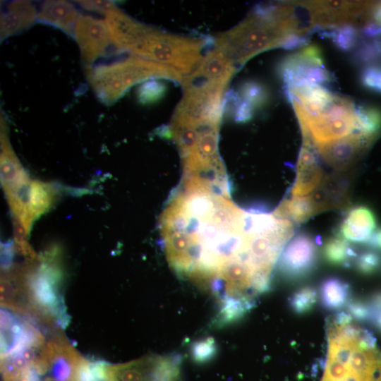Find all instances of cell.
Wrapping results in <instances>:
<instances>
[{
  "label": "cell",
  "mask_w": 381,
  "mask_h": 381,
  "mask_svg": "<svg viewBox=\"0 0 381 381\" xmlns=\"http://www.w3.org/2000/svg\"><path fill=\"white\" fill-rule=\"evenodd\" d=\"M373 313L381 310V290L373 293L367 300Z\"/></svg>",
  "instance_id": "35"
},
{
  "label": "cell",
  "mask_w": 381,
  "mask_h": 381,
  "mask_svg": "<svg viewBox=\"0 0 381 381\" xmlns=\"http://www.w3.org/2000/svg\"><path fill=\"white\" fill-rule=\"evenodd\" d=\"M361 32L369 38L379 37L381 35V24L378 23H368L363 28Z\"/></svg>",
  "instance_id": "34"
},
{
  "label": "cell",
  "mask_w": 381,
  "mask_h": 381,
  "mask_svg": "<svg viewBox=\"0 0 381 381\" xmlns=\"http://www.w3.org/2000/svg\"><path fill=\"white\" fill-rule=\"evenodd\" d=\"M372 210L364 205L350 209L339 227L340 237L347 241L365 243L376 227Z\"/></svg>",
  "instance_id": "13"
},
{
  "label": "cell",
  "mask_w": 381,
  "mask_h": 381,
  "mask_svg": "<svg viewBox=\"0 0 381 381\" xmlns=\"http://www.w3.org/2000/svg\"><path fill=\"white\" fill-rule=\"evenodd\" d=\"M328 37L339 49L348 52L354 47L358 33L353 25H344L329 32Z\"/></svg>",
  "instance_id": "25"
},
{
  "label": "cell",
  "mask_w": 381,
  "mask_h": 381,
  "mask_svg": "<svg viewBox=\"0 0 381 381\" xmlns=\"http://www.w3.org/2000/svg\"><path fill=\"white\" fill-rule=\"evenodd\" d=\"M373 17L378 23L381 24V4L374 10Z\"/></svg>",
  "instance_id": "37"
},
{
  "label": "cell",
  "mask_w": 381,
  "mask_h": 381,
  "mask_svg": "<svg viewBox=\"0 0 381 381\" xmlns=\"http://www.w3.org/2000/svg\"><path fill=\"white\" fill-rule=\"evenodd\" d=\"M347 313L353 320L358 322H371L372 311L367 301L350 300L346 306Z\"/></svg>",
  "instance_id": "29"
},
{
  "label": "cell",
  "mask_w": 381,
  "mask_h": 381,
  "mask_svg": "<svg viewBox=\"0 0 381 381\" xmlns=\"http://www.w3.org/2000/svg\"><path fill=\"white\" fill-rule=\"evenodd\" d=\"M0 287V301L4 308L34 319L22 265L3 270Z\"/></svg>",
  "instance_id": "10"
},
{
  "label": "cell",
  "mask_w": 381,
  "mask_h": 381,
  "mask_svg": "<svg viewBox=\"0 0 381 381\" xmlns=\"http://www.w3.org/2000/svg\"><path fill=\"white\" fill-rule=\"evenodd\" d=\"M278 73L286 87L303 83L321 85L332 80L320 50L315 45L284 58L279 64Z\"/></svg>",
  "instance_id": "6"
},
{
  "label": "cell",
  "mask_w": 381,
  "mask_h": 381,
  "mask_svg": "<svg viewBox=\"0 0 381 381\" xmlns=\"http://www.w3.org/2000/svg\"><path fill=\"white\" fill-rule=\"evenodd\" d=\"M365 244L373 250L381 252V227L373 231Z\"/></svg>",
  "instance_id": "33"
},
{
  "label": "cell",
  "mask_w": 381,
  "mask_h": 381,
  "mask_svg": "<svg viewBox=\"0 0 381 381\" xmlns=\"http://www.w3.org/2000/svg\"><path fill=\"white\" fill-rule=\"evenodd\" d=\"M107 363L84 358L77 370L75 381H107Z\"/></svg>",
  "instance_id": "24"
},
{
  "label": "cell",
  "mask_w": 381,
  "mask_h": 381,
  "mask_svg": "<svg viewBox=\"0 0 381 381\" xmlns=\"http://www.w3.org/2000/svg\"><path fill=\"white\" fill-rule=\"evenodd\" d=\"M354 266L356 270L364 276L375 274L381 265V256L375 250H368L358 254Z\"/></svg>",
  "instance_id": "27"
},
{
  "label": "cell",
  "mask_w": 381,
  "mask_h": 381,
  "mask_svg": "<svg viewBox=\"0 0 381 381\" xmlns=\"http://www.w3.org/2000/svg\"><path fill=\"white\" fill-rule=\"evenodd\" d=\"M289 99H294L310 114L317 115L325 111L336 99L321 85L303 83L286 87Z\"/></svg>",
  "instance_id": "15"
},
{
  "label": "cell",
  "mask_w": 381,
  "mask_h": 381,
  "mask_svg": "<svg viewBox=\"0 0 381 381\" xmlns=\"http://www.w3.org/2000/svg\"><path fill=\"white\" fill-rule=\"evenodd\" d=\"M297 172L291 193L292 196H304L320 188L325 180L320 163L297 165Z\"/></svg>",
  "instance_id": "20"
},
{
  "label": "cell",
  "mask_w": 381,
  "mask_h": 381,
  "mask_svg": "<svg viewBox=\"0 0 381 381\" xmlns=\"http://www.w3.org/2000/svg\"><path fill=\"white\" fill-rule=\"evenodd\" d=\"M319 291L322 306L327 310H340L351 300L349 284L337 277H329L323 279Z\"/></svg>",
  "instance_id": "18"
},
{
  "label": "cell",
  "mask_w": 381,
  "mask_h": 381,
  "mask_svg": "<svg viewBox=\"0 0 381 381\" xmlns=\"http://www.w3.org/2000/svg\"><path fill=\"white\" fill-rule=\"evenodd\" d=\"M180 374L181 359L174 355H150L107 367V381H179Z\"/></svg>",
  "instance_id": "5"
},
{
  "label": "cell",
  "mask_w": 381,
  "mask_h": 381,
  "mask_svg": "<svg viewBox=\"0 0 381 381\" xmlns=\"http://www.w3.org/2000/svg\"><path fill=\"white\" fill-rule=\"evenodd\" d=\"M160 225L169 264L213 298L218 324L239 319L269 291L278 257L276 228L236 206L229 193L183 188L168 202Z\"/></svg>",
  "instance_id": "1"
},
{
  "label": "cell",
  "mask_w": 381,
  "mask_h": 381,
  "mask_svg": "<svg viewBox=\"0 0 381 381\" xmlns=\"http://www.w3.org/2000/svg\"><path fill=\"white\" fill-rule=\"evenodd\" d=\"M370 141L356 133L317 147L326 163L337 170H344L355 162L357 156Z\"/></svg>",
  "instance_id": "12"
},
{
  "label": "cell",
  "mask_w": 381,
  "mask_h": 381,
  "mask_svg": "<svg viewBox=\"0 0 381 381\" xmlns=\"http://www.w3.org/2000/svg\"><path fill=\"white\" fill-rule=\"evenodd\" d=\"M87 78L97 98L111 104L131 86L147 80L182 83L183 74L172 67L131 55L87 68Z\"/></svg>",
  "instance_id": "3"
},
{
  "label": "cell",
  "mask_w": 381,
  "mask_h": 381,
  "mask_svg": "<svg viewBox=\"0 0 381 381\" xmlns=\"http://www.w3.org/2000/svg\"><path fill=\"white\" fill-rule=\"evenodd\" d=\"M238 94L241 99L250 104L255 109L265 107L270 99L268 89L261 83L254 80L242 84Z\"/></svg>",
  "instance_id": "22"
},
{
  "label": "cell",
  "mask_w": 381,
  "mask_h": 381,
  "mask_svg": "<svg viewBox=\"0 0 381 381\" xmlns=\"http://www.w3.org/2000/svg\"><path fill=\"white\" fill-rule=\"evenodd\" d=\"M307 44L308 39L306 37L296 33H289L283 36L278 46L284 49L292 50L303 47Z\"/></svg>",
  "instance_id": "31"
},
{
  "label": "cell",
  "mask_w": 381,
  "mask_h": 381,
  "mask_svg": "<svg viewBox=\"0 0 381 381\" xmlns=\"http://www.w3.org/2000/svg\"><path fill=\"white\" fill-rule=\"evenodd\" d=\"M167 90L164 83L157 80L143 82L138 88L137 97L140 103L148 104L160 99Z\"/></svg>",
  "instance_id": "26"
},
{
  "label": "cell",
  "mask_w": 381,
  "mask_h": 381,
  "mask_svg": "<svg viewBox=\"0 0 381 381\" xmlns=\"http://www.w3.org/2000/svg\"><path fill=\"white\" fill-rule=\"evenodd\" d=\"M15 381H42L41 375L33 365L21 372Z\"/></svg>",
  "instance_id": "32"
},
{
  "label": "cell",
  "mask_w": 381,
  "mask_h": 381,
  "mask_svg": "<svg viewBox=\"0 0 381 381\" xmlns=\"http://www.w3.org/2000/svg\"><path fill=\"white\" fill-rule=\"evenodd\" d=\"M236 71V66L219 48L214 46L189 74L186 80L198 83H214L227 85Z\"/></svg>",
  "instance_id": "11"
},
{
  "label": "cell",
  "mask_w": 381,
  "mask_h": 381,
  "mask_svg": "<svg viewBox=\"0 0 381 381\" xmlns=\"http://www.w3.org/2000/svg\"><path fill=\"white\" fill-rule=\"evenodd\" d=\"M370 322L381 332V310L373 313Z\"/></svg>",
  "instance_id": "36"
},
{
  "label": "cell",
  "mask_w": 381,
  "mask_h": 381,
  "mask_svg": "<svg viewBox=\"0 0 381 381\" xmlns=\"http://www.w3.org/2000/svg\"><path fill=\"white\" fill-rule=\"evenodd\" d=\"M74 37L80 48L82 59L87 64L104 56L110 52L112 45H114L106 22L91 16H80Z\"/></svg>",
  "instance_id": "9"
},
{
  "label": "cell",
  "mask_w": 381,
  "mask_h": 381,
  "mask_svg": "<svg viewBox=\"0 0 381 381\" xmlns=\"http://www.w3.org/2000/svg\"><path fill=\"white\" fill-rule=\"evenodd\" d=\"M79 17L76 8L66 1H46L37 11L40 22L57 28L71 37H74Z\"/></svg>",
  "instance_id": "16"
},
{
  "label": "cell",
  "mask_w": 381,
  "mask_h": 381,
  "mask_svg": "<svg viewBox=\"0 0 381 381\" xmlns=\"http://www.w3.org/2000/svg\"><path fill=\"white\" fill-rule=\"evenodd\" d=\"M322 255L327 263L335 267L349 268L358 253L347 241L341 237L328 238L322 248Z\"/></svg>",
  "instance_id": "19"
},
{
  "label": "cell",
  "mask_w": 381,
  "mask_h": 381,
  "mask_svg": "<svg viewBox=\"0 0 381 381\" xmlns=\"http://www.w3.org/2000/svg\"><path fill=\"white\" fill-rule=\"evenodd\" d=\"M321 210L313 195L292 196L281 202L274 212L295 224H302Z\"/></svg>",
  "instance_id": "17"
},
{
  "label": "cell",
  "mask_w": 381,
  "mask_h": 381,
  "mask_svg": "<svg viewBox=\"0 0 381 381\" xmlns=\"http://www.w3.org/2000/svg\"><path fill=\"white\" fill-rule=\"evenodd\" d=\"M356 133L371 140L381 130V111L370 106L355 107Z\"/></svg>",
  "instance_id": "21"
},
{
  "label": "cell",
  "mask_w": 381,
  "mask_h": 381,
  "mask_svg": "<svg viewBox=\"0 0 381 381\" xmlns=\"http://www.w3.org/2000/svg\"><path fill=\"white\" fill-rule=\"evenodd\" d=\"M318 293L315 288L304 286L295 290L289 298L291 309L296 314L309 312L315 305Z\"/></svg>",
  "instance_id": "23"
},
{
  "label": "cell",
  "mask_w": 381,
  "mask_h": 381,
  "mask_svg": "<svg viewBox=\"0 0 381 381\" xmlns=\"http://www.w3.org/2000/svg\"><path fill=\"white\" fill-rule=\"evenodd\" d=\"M128 52L135 56L166 65L184 75L191 73L210 42L207 38L171 34L142 23Z\"/></svg>",
  "instance_id": "4"
},
{
  "label": "cell",
  "mask_w": 381,
  "mask_h": 381,
  "mask_svg": "<svg viewBox=\"0 0 381 381\" xmlns=\"http://www.w3.org/2000/svg\"><path fill=\"white\" fill-rule=\"evenodd\" d=\"M373 381H381V373H380Z\"/></svg>",
  "instance_id": "38"
},
{
  "label": "cell",
  "mask_w": 381,
  "mask_h": 381,
  "mask_svg": "<svg viewBox=\"0 0 381 381\" xmlns=\"http://www.w3.org/2000/svg\"><path fill=\"white\" fill-rule=\"evenodd\" d=\"M54 248L22 265L36 321L65 328L70 320L62 291L63 272Z\"/></svg>",
  "instance_id": "2"
},
{
  "label": "cell",
  "mask_w": 381,
  "mask_h": 381,
  "mask_svg": "<svg viewBox=\"0 0 381 381\" xmlns=\"http://www.w3.org/2000/svg\"><path fill=\"white\" fill-rule=\"evenodd\" d=\"M84 358L60 335L46 342L37 363L47 372L44 381H75Z\"/></svg>",
  "instance_id": "8"
},
{
  "label": "cell",
  "mask_w": 381,
  "mask_h": 381,
  "mask_svg": "<svg viewBox=\"0 0 381 381\" xmlns=\"http://www.w3.org/2000/svg\"><path fill=\"white\" fill-rule=\"evenodd\" d=\"M381 55V42L373 39L363 42L353 54L355 62L367 64L377 61Z\"/></svg>",
  "instance_id": "28"
},
{
  "label": "cell",
  "mask_w": 381,
  "mask_h": 381,
  "mask_svg": "<svg viewBox=\"0 0 381 381\" xmlns=\"http://www.w3.org/2000/svg\"><path fill=\"white\" fill-rule=\"evenodd\" d=\"M37 20V11L28 1L10 2L1 14V40L29 28Z\"/></svg>",
  "instance_id": "14"
},
{
  "label": "cell",
  "mask_w": 381,
  "mask_h": 381,
  "mask_svg": "<svg viewBox=\"0 0 381 381\" xmlns=\"http://www.w3.org/2000/svg\"><path fill=\"white\" fill-rule=\"evenodd\" d=\"M77 2L85 9L105 15L116 8V4L110 1H79Z\"/></svg>",
  "instance_id": "30"
},
{
  "label": "cell",
  "mask_w": 381,
  "mask_h": 381,
  "mask_svg": "<svg viewBox=\"0 0 381 381\" xmlns=\"http://www.w3.org/2000/svg\"><path fill=\"white\" fill-rule=\"evenodd\" d=\"M318 251L315 239L306 232H301L287 243L278 261V270L288 282L304 279L316 268Z\"/></svg>",
  "instance_id": "7"
}]
</instances>
